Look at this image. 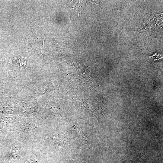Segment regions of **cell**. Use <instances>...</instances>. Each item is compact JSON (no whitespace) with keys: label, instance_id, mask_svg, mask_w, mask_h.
Returning a JSON list of instances; mask_svg holds the SVG:
<instances>
[{"label":"cell","instance_id":"1","mask_svg":"<svg viewBox=\"0 0 163 163\" xmlns=\"http://www.w3.org/2000/svg\"><path fill=\"white\" fill-rule=\"evenodd\" d=\"M16 122L11 118L3 117L0 119V134L9 131L13 130L14 126L13 123Z\"/></svg>","mask_w":163,"mask_h":163},{"label":"cell","instance_id":"2","mask_svg":"<svg viewBox=\"0 0 163 163\" xmlns=\"http://www.w3.org/2000/svg\"><path fill=\"white\" fill-rule=\"evenodd\" d=\"M49 114L48 117L50 118L53 117H58L60 115L61 112L59 109L57 107L53 105H48Z\"/></svg>","mask_w":163,"mask_h":163},{"label":"cell","instance_id":"3","mask_svg":"<svg viewBox=\"0 0 163 163\" xmlns=\"http://www.w3.org/2000/svg\"><path fill=\"white\" fill-rule=\"evenodd\" d=\"M72 125L73 129L76 132V134L82 140H85L86 137L84 132L82 129L80 128L77 125L73 123H72Z\"/></svg>","mask_w":163,"mask_h":163},{"label":"cell","instance_id":"4","mask_svg":"<svg viewBox=\"0 0 163 163\" xmlns=\"http://www.w3.org/2000/svg\"><path fill=\"white\" fill-rule=\"evenodd\" d=\"M69 163H78L77 162L75 161H71Z\"/></svg>","mask_w":163,"mask_h":163},{"label":"cell","instance_id":"5","mask_svg":"<svg viewBox=\"0 0 163 163\" xmlns=\"http://www.w3.org/2000/svg\"><path fill=\"white\" fill-rule=\"evenodd\" d=\"M0 163H7L5 162V161H2L1 162H0Z\"/></svg>","mask_w":163,"mask_h":163},{"label":"cell","instance_id":"6","mask_svg":"<svg viewBox=\"0 0 163 163\" xmlns=\"http://www.w3.org/2000/svg\"><path fill=\"white\" fill-rule=\"evenodd\" d=\"M32 162H27L26 163H31Z\"/></svg>","mask_w":163,"mask_h":163}]
</instances>
